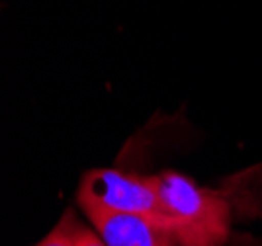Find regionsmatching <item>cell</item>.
Wrapping results in <instances>:
<instances>
[{
    "label": "cell",
    "mask_w": 262,
    "mask_h": 246,
    "mask_svg": "<svg viewBox=\"0 0 262 246\" xmlns=\"http://www.w3.org/2000/svg\"><path fill=\"white\" fill-rule=\"evenodd\" d=\"M164 217L180 246H223L229 236L231 207L213 190L184 174L166 170L155 176Z\"/></svg>",
    "instance_id": "1"
},
{
    "label": "cell",
    "mask_w": 262,
    "mask_h": 246,
    "mask_svg": "<svg viewBox=\"0 0 262 246\" xmlns=\"http://www.w3.org/2000/svg\"><path fill=\"white\" fill-rule=\"evenodd\" d=\"M78 205L90 211L141 213L161 219L168 225L155 176H135L114 168H96L82 176L77 193Z\"/></svg>",
    "instance_id": "2"
},
{
    "label": "cell",
    "mask_w": 262,
    "mask_h": 246,
    "mask_svg": "<svg viewBox=\"0 0 262 246\" xmlns=\"http://www.w3.org/2000/svg\"><path fill=\"white\" fill-rule=\"evenodd\" d=\"M84 213L108 246H180L174 229L149 215L98 209Z\"/></svg>",
    "instance_id": "3"
},
{
    "label": "cell",
    "mask_w": 262,
    "mask_h": 246,
    "mask_svg": "<svg viewBox=\"0 0 262 246\" xmlns=\"http://www.w3.org/2000/svg\"><path fill=\"white\" fill-rule=\"evenodd\" d=\"M77 217L73 211H67L63 219L57 223L53 231L35 246H75V231H77Z\"/></svg>",
    "instance_id": "4"
},
{
    "label": "cell",
    "mask_w": 262,
    "mask_h": 246,
    "mask_svg": "<svg viewBox=\"0 0 262 246\" xmlns=\"http://www.w3.org/2000/svg\"><path fill=\"white\" fill-rule=\"evenodd\" d=\"M75 246H108V244L100 236L90 233L86 227H82L78 223L77 231H75Z\"/></svg>",
    "instance_id": "5"
}]
</instances>
